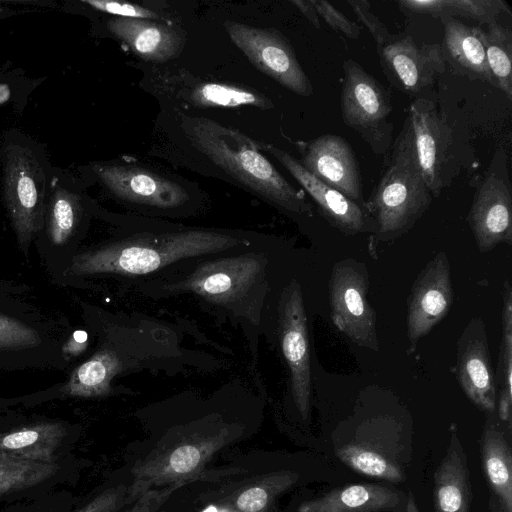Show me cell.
Wrapping results in <instances>:
<instances>
[{
	"label": "cell",
	"instance_id": "8d00e7d4",
	"mask_svg": "<svg viewBox=\"0 0 512 512\" xmlns=\"http://www.w3.org/2000/svg\"><path fill=\"white\" fill-rule=\"evenodd\" d=\"M318 15L334 30L350 39H358L361 26L350 20L331 3L324 0H311Z\"/></svg>",
	"mask_w": 512,
	"mask_h": 512
},
{
	"label": "cell",
	"instance_id": "ac0fdd59",
	"mask_svg": "<svg viewBox=\"0 0 512 512\" xmlns=\"http://www.w3.org/2000/svg\"><path fill=\"white\" fill-rule=\"evenodd\" d=\"M92 170L109 192L125 201L175 208L187 200L181 185L142 167L96 163Z\"/></svg>",
	"mask_w": 512,
	"mask_h": 512
},
{
	"label": "cell",
	"instance_id": "484cf974",
	"mask_svg": "<svg viewBox=\"0 0 512 512\" xmlns=\"http://www.w3.org/2000/svg\"><path fill=\"white\" fill-rule=\"evenodd\" d=\"M63 175L53 174L44 214V226L51 243L64 245L78 228L84 214V199Z\"/></svg>",
	"mask_w": 512,
	"mask_h": 512
},
{
	"label": "cell",
	"instance_id": "e0dca14e",
	"mask_svg": "<svg viewBox=\"0 0 512 512\" xmlns=\"http://www.w3.org/2000/svg\"><path fill=\"white\" fill-rule=\"evenodd\" d=\"M456 374L468 399L480 410L493 414L497 389L485 325L480 317L469 321L457 341Z\"/></svg>",
	"mask_w": 512,
	"mask_h": 512
},
{
	"label": "cell",
	"instance_id": "1f68e13d",
	"mask_svg": "<svg viewBox=\"0 0 512 512\" xmlns=\"http://www.w3.org/2000/svg\"><path fill=\"white\" fill-rule=\"evenodd\" d=\"M58 468L55 461L27 460L0 452V499L48 480Z\"/></svg>",
	"mask_w": 512,
	"mask_h": 512
},
{
	"label": "cell",
	"instance_id": "f1b7e54d",
	"mask_svg": "<svg viewBox=\"0 0 512 512\" xmlns=\"http://www.w3.org/2000/svg\"><path fill=\"white\" fill-rule=\"evenodd\" d=\"M121 370L118 356L111 350H100L71 373L63 387L65 395L100 397L111 392V381Z\"/></svg>",
	"mask_w": 512,
	"mask_h": 512
},
{
	"label": "cell",
	"instance_id": "7402d4cb",
	"mask_svg": "<svg viewBox=\"0 0 512 512\" xmlns=\"http://www.w3.org/2000/svg\"><path fill=\"white\" fill-rule=\"evenodd\" d=\"M498 420L490 416L483 427L480 438L482 468L490 492V511L512 512V452L504 427Z\"/></svg>",
	"mask_w": 512,
	"mask_h": 512
},
{
	"label": "cell",
	"instance_id": "83f0119b",
	"mask_svg": "<svg viewBox=\"0 0 512 512\" xmlns=\"http://www.w3.org/2000/svg\"><path fill=\"white\" fill-rule=\"evenodd\" d=\"M399 9L406 15L434 18L460 16L490 25L501 13H511L503 0H400Z\"/></svg>",
	"mask_w": 512,
	"mask_h": 512
},
{
	"label": "cell",
	"instance_id": "30bf717a",
	"mask_svg": "<svg viewBox=\"0 0 512 512\" xmlns=\"http://www.w3.org/2000/svg\"><path fill=\"white\" fill-rule=\"evenodd\" d=\"M224 26L231 41L258 70L297 95L313 94L312 84L290 42L279 31L231 21Z\"/></svg>",
	"mask_w": 512,
	"mask_h": 512
},
{
	"label": "cell",
	"instance_id": "bcb514c9",
	"mask_svg": "<svg viewBox=\"0 0 512 512\" xmlns=\"http://www.w3.org/2000/svg\"><path fill=\"white\" fill-rule=\"evenodd\" d=\"M165 512V511H164Z\"/></svg>",
	"mask_w": 512,
	"mask_h": 512
},
{
	"label": "cell",
	"instance_id": "8fae6325",
	"mask_svg": "<svg viewBox=\"0 0 512 512\" xmlns=\"http://www.w3.org/2000/svg\"><path fill=\"white\" fill-rule=\"evenodd\" d=\"M407 117L423 179L432 196L438 197L457 175L451 130L440 117L435 104L428 99L414 100Z\"/></svg>",
	"mask_w": 512,
	"mask_h": 512
},
{
	"label": "cell",
	"instance_id": "f6af8a7d",
	"mask_svg": "<svg viewBox=\"0 0 512 512\" xmlns=\"http://www.w3.org/2000/svg\"><path fill=\"white\" fill-rule=\"evenodd\" d=\"M7 9L5 7L0 6V16L7 15Z\"/></svg>",
	"mask_w": 512,
	"mask_h": 512
},
{
	"label": "cell",
	"instance_id": "7a4b0ae2",
	"mask_svg": "<svg viewBox=\"0 0 512 512\" xmlns=\"http://www.w3.org/2000/svg\"><path fill=\"white\" fill-rule=\"evenodd\" d=\"M194 145L238 183L294 214H312L304 194L294 188L241 132L203 118H186Z\"/></svg>",
	"mask_w": 512,
	"mask_h": 512
},
{
	"label": "cell",
	"instance_id": "44dd1931",
	"mask_svg": "<svg viewBox=\"0 0 512 512\" xmlns=\"http://www.w3.org/2000/svg\"><path fill=\"white\" fill-rule=\"evenodd\" d=\"M433 482L434 512H470L473 498L470 471L465 448L454 425Z\"/></svg>",
	"mask_w": 512,
	"mask_h": 512
},
{
	"label": "cell",
	"instance_id": "d590c367",
	"mask_svg": "<svg viewBox=\"0 0 512 512\" xmlns=\"http://www.w3.org/2000/svg\"><path fill=\"white\" fill-rule=\"evenodd\" d=\"M346 2L358 20L369 30L377 46L385 45L395 38L385 24L371 11L370 3L367 0H346Z\"/></svg>",
	"mask_w": 512,
	"mask_h": 512
},
{
	"label": "cell",
	"instance_id": "5b68a950",
	"mask_svg": "<svg viewBox=\"0 0 512 512\" xmlns=\"http://www.w3.org/2000/svg\"><path fill=\"white\" fill-rule=\"evenodd\" d=\"M391 152L379 182L365 202L380 241L394 240L408 232L432 201L420 171L408 117L392 142Z\"/></svg>",
	"mask_w": 512,
	"mask_h": 512
},
{
	"label": "cell",
	"instance_id": "836d02e7",
	"mask_svg": "<svg viewBox=\"0 0 512 512\" xmlns=\"http://www.w3.org/2000/svg\"><path fill=\"white\" fill-rule=\"evenodd\" d=\"M41 342L36 330L13 318L0 315V348L22 349Z\"/></svg>",
	"mask_w": 512,
	"mask_h": 512
},
{
	"label": "cell",
	"instance_id": "2e32d148",
	"mask_svg": "<svg viewBox=\"0 0 512 512\" xmlns=\"http://www.w3.org/2000/svg\"><path fill=\"white\" fill-rule=\"evenodd\" d=\"M263 269V262L255 255L206 262L189 276L169 286V290L193 292L205 299L229 303L242 297L255 283Z\"/></svg>",
	"mask_w": 512,
	"mask_h": 512
},
{
	"label": "cell",
	"instance_id": "e575fe53",
	"mask_svg": "<svg viewBox=\"0 0 512 512\" xmlns=\"http://www.w3.org/2000/svg\"><path fill=\"white\" fill-rule=\"evenodd\" d=\"M81 3L90 8L119 18L130 19H157L158 15L143 6L128 2H117L107 0H82Z\"/></svg>",
	"mask_w": 512,
	"mask_h": 512
},
{
	"label": "cell",
	"instance_id": "9c48e42d",
	"mask_svg": "<svg viewBox=\"0 0 512 512\" xmlns=\"http://www.w3.org/2000/svg\"><path fill=\"white\" fill-rule=\"evenodd\" d=\"M507 154L497 149L477 184L467 221L480 252L512 243V194Z\"/></svg>",
	"mask_w": 512,
	"mask_h": 512
},
{
	"label": "cell",
	"instance_id": "60d3db41",
	"mask_svg": "<svg viewBox=\"0 0 512 512\" xmlns=\"http://www.w3.org/2000/svg\"><path fill=\"white\" fill-rule=\"evenodd\" d=\"M292 4H294L300 10V12L313 26H315L317 29L321 28L319 15L311 0L292 1Z\"/></svg>",
	"mask_w": 512,
	"mask_h": 512
},
{
	"label": "cell",
	"instance_id": "ee69618b",
	"mask_svg": "<svg viewBox=\"0 0 512 512\" xmlns=\"http://www.w3.org/2000/svg\"><path fill=\"white\" fill-rule=\"evenodd\" d=\"M406 512H420L416 503V499L412 491H408V500L406 504Z\"/></svg>",
	"mask_w": 512,
	"mask_h": 512
},
{
	"label": "cell",
	"instance_id": "277c9868",
	"mask_svg": "<svg viewBox=\"0 0 512 512\" xmlns=\"http://www.w3.org/2000/svg\"><path fill=\"white\" fill-rule=\"evenodd\" d=\"M406 420L388 413L356 414L331 435L336 458L360 475L404 482L413 454V430Z\"/></svg>",
	"mask_w": 512,
	"mask_h": 512
},
{
	"label": "cell",
	"instance_id": "603a6c76",
	"mask_svg": "<svg viewBox=\"0 0 512 512\" xmlns=\"http://www.w3.org/2000/svg\"><path fill=\"white\" fill-rule=\"evenodd\" d=\"M444 27L441 46L444 61L453 73L470 80H480L495 87L484 47L475 27L468 26L456 18L441 17Z\"/></svg>",
	"mask_w": 512,
	"mask_h": 512
},
{
	"label": "cell",
	"instance_id": "d6986e66",
	"mask_svg": "<svg viewBox=\"0 0 512 512\" xmlns=\"http://www.w3.org/2000/svg\"><path fill=\"white\" fill-rule=\"evenodd\" d=\"M268 151L313 198L321 215L333 227L348 236L374 233V221L364 207L317 179L288 152L272 145Z\"/></svg>",
	"mask_w": 512,
	"mask_h": 512
},
{
	"label": "cell",
	"instance_id": "4dcf8cb0",
	"mask_svg": "<svg viewBox=\"0 0 512 512\" xmlns=\"http://www.w3.org/2000/svg\"><path fill=\"white\" fill-rule=\"evenodd\" d=\"M502 309V341L500 345L497 367L496 383L497 394L496 412L500 422L507 425L511 432L512 419V288L508 280L505 281L503 291Z\"/></svg>",
	"mask_w": 512,
	"mask_h": 512
},
{
	"label": "cell",
	"instance_id": "52a82bcc",
	"mask_svg": "<svg viewBox=\"0 0 512 512\" xmlns=\"http://www.w3.org/2000/svg\"><path fill=\"white\" fill-rule=\"evenodd\" d=\"M342 67L340 108L343 122L360 135L373 153H387L394 130L389 91L355 60H345Z\"/></svg>",
	"mask_w": 512,
	"mask_h": 512
},
{
	"label": "cell",
	"instance_id": "d4e9b609",
	"mask_svg": "<svg viewBox=\"0 0 512 512\" xmlns=\"http://www.w3.org/2000/svg\"><path fill=\"white\" fill-rule=\"evenodd\" d=\"M299 480L292 470H277L237 483L218 497L217 503L236 512H271L276 499Z\"/></svg>",
	"mask_w": 512,
	"mask_h": 512
},
{
	"label": "cell",
	"instance_id": "3957f363",
	"mask_svg": "<svg viewBox=\"0 0 512 512\" xmlns=\"http://www.w3.org/2000/svg\"><path fill=\"white\" fill-rule=\"evenodd\" d=\"M239 243L235 237L202 230L143 235L114 242L73 258L75 275H143L194 256L216 253Z\"/></svg>",
	"mask_w": 512,
	"mask_h": 512
},
{
	"label": "cell",
	"instance_id": "d6a6232c",
	"mask_svg": "<svg viewBox=\"0 0 512 512\" xmlns=\"http://www.w3.org/2000/svg\"><path fill=\"white\" fill-rule=\"evenodd\" d=\"M189 102L198 107L234 108L255 106L262 109L273 107L271 100L256 91L244 87L206 82L195 86L187 96Z\"/></svg>",
	"mask_w": 512,
	"mask_h": 512
},
{
	"label": "cell",
	"instance_id": "b9f144b4",
	"mask_svg": "<svg viewBox=\"0 0 512 512\" xmlns=\"http://www.w3.org/2000/svg\"><path fill=\"white\" fill-rule=\"evenodd\" d=\"M86 344L87 336L85 333L81 332L80 334H76L70 338L64 347V350L68 354H78L85 349Z\"/></svg>",
	"mask_w": 512,
	"mask_h": 512
},
{
	"label": "cell",
	"instance_id": "cb8c5ba5",
	"mask_svg": "<svg viewBox=\"0 0 512 512\" xmlns=\"http://www.w3.org/2000/svg\"><path fill=\"white\" fill-rule=\"evenodd\" d=\"M108 30L125 43L138 57L163 62L176 55L180 40L169 27L144 19L113 17L107 21Z\"/></svg>",
	"mask_w": 512,
	"mask_h": 512
},
{
	"label": "cell",
	"instance_id": "9a60e30c",
	"mask_svg": "<svg viewBox=\"0 0 512 512\" xmlns=\"http://www.w3.org/2000/svg\"><path fill=\"white\" fill-rule=\"evenodd\" d=\"M299 146V162L308 172L365 208L359 163L343 137L324 134Z\"/></svg>",
	"mask_w": 512,
	"mask_h": 512
},
{
	"label": "cell",
	"instance_id": "ffe728a7",
	"mask_svg": "<svg viewBox=\"0 0 512 512\" xmlns=\"http://www.w3.org/2000/svg\"><path fill=\"white\" fill-rule=\"evenodd\" d=\"M408 493L391 484L336 487L300 503L297 512H406Z\"/></svg>",
	"mask_w": 512,
	"mask_h": 512
},
{
	"label": "cell",
	"instance_id": "6da1fadb",
	"mask_svg": "<svg viewBox=\"0 0 512 512\" xmlns=\"http://www.w3.org/2000/svg\"><path fill=\"white\" fill-rule=\"evenodd\" d=\"M243 431L238 424L214 417L172 428L132 467L128 504L151 489L179 488L195 480L240 473L238 468L209 472L205 467L218 451L239 439Z\"/></svg>",
	"mask_w": 512,
	"mask_h": 512
},
{
	"label": "cell",
	"instance_id": "8992f818",
	"mask_svg": "<svg viewBox=\"0 0 512 512\" xmlns=\"http://www.w3.org/2000/svg\"><path fill=\"white\" fill-rule=\"evenodd\" d=\"M3 201L17 241L26 251L44 226L52 178L51 167L40 146L26 136L5 137L0 149Z\"/></svg>",
	"mask_w": 512,
	"mask_h": 512
},
{
	"label": "cell",
	"instance_id": "74e56055",
	"mask_svg": "<svg viewBox=\"0 0 512 512\" xmlns=\"http://www.w3.org/2000/svg\"><path fill=\"white\" fill-rule=\"evenodd\" d=\"M125 505L128 486L121 484L102 491L78 512H118Z\"/></svg>",
	"mask_w": 512,
	"mask_h": 512
},
{
	"label": "cell",
	"instance_id": "4316f807",
	"mask_svg": "<svg viewBox=\"0 0 512 512\" xmlns=\"http://www.w3.org/2000/svg\"><path fill=\"white\" fill-rule=\"evenodd\" d=\"M66 434L61 422L34 423L0 433V452L27 460L53 462Z\"/></svg>",
	"mask_w": 512,
	"mask_h": 512
},
{
	"label": "cell",
	"instance_id": "f35d334b",
	"mask_svg": "<svg viewBox=\"0 0 512 512\" xmlns=\"http://www.w3.org/2000/svg\"><path fill=\"white\" fill-rule=\"evenodd\" d=\"M175 489L168 486L143 492L128 504L130 506L124 512H156Z\"/></svg>",
	"mask_w": 512,
	"mask_h": 512
},
{
	"label": "cell",
	"instance_id": "ba28073f",
	"mask_svg": "<svg viewBox=\"0 0 512 512\" xmlns=\"http://www.w3.org/2000/svg\"><path fill=\"white\" fill-rule=\"evenodd\" d=\"M368 288L364 263L345 259L334 264L329 280L334 325L358 346L379 351L376 316L367 298Z\"/></svg>",
	"mask_w": 512,
	"mask_h": 512
},
{
	"label": "cell",
	"instance_id": "7c38bea8",
	"mask_svg": "<svg viewBox=\"0 0 512 512\" xmlns=\"http://www.w3.org/2000/svg\"><path fill=\"white\" fill-rule=\"evenodd\" d=\"M282 352L290 370L294 403L304 421L310 415L311 367L307 317L301 287L292 281L283 291L279 307Z\"/></svg>",
	"mask_w": 512,
	"mask_h": 512
},
{
	"label": "cell",
	"instance_id": "f546056e",
	"mask_svg": "<svg viewBox=\"0 0 512 512\" xmlns=\"http://www.w3.org/2000/svg\"><path fill=\"white\" fill-rule=\"evenodd\" d=\"M476 33L484 47L486 60L495 82L506 97L512 98V32L498 21L484 29L476 26Z\"/></svg>",
	"mask_w": 512,
	"mask_h": 512
},
{
	"label": "cell",
	"instance_id": "4fadbf2b",
	"mask_svg": "<svg viewBox=\"0 0 512 512\" xmlns=\"http://www.w3.org/2000/svg\"><path fill=\"white\" fill-rule=\"evenodd\" d=\"M452 303L450 264L442 251L420 271L408 298L407 336L411 349L445 318Z\"/></svg>",
	"mask_w": 512,
	"mask_h": 512
},
{
	"label": "cell",
	"instance_id": "5bb4252c",
	"mask_svg": "<svg viewBox=\"0 0 512 512\" xmlns=\"http://www.w3.org/2000/svg\"><path fill=\"white\" fill-rule=\"evenodd\" d=\"M377 52L391 85L411 96L431 87L446 69L439 44H417L411 36L395 37Z\"/></svg>",
	"mask_w": 512,
	"mask_h": 512
},
{
	"label": "cell",
	"instance_id": "ab89813d",
	"mask_svg": "<svg viewBox=\"0 0 512 512\" xmlns=\"http://www.w3.org/2000/svg\"><path fill=\"white\" fill-rule=\"evenodd\" d=\"M23 81L24 80L16 79L8 80V78L0 79V105L12 101L16 96L17 90H24V88H16V84H19Z\"/></svg>",
	"mask_w": 512,
	"mask_h": 512
},
{
	"label": "cell",
	"instance_id": "7bdbcfd3",
	"mask_svg": "<svg viewBox=\"0 0 512 512\" xmlns=\"http://www.w3.org/2000/svg\"><path fill=\"white\" fill-rule=\"evenodd\" d=\"M201 512H236L220 503H212L205 506Z\"/></svg>",
	"mask_w": 512,
	"mask_h": 512
}]
</instances>
